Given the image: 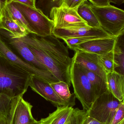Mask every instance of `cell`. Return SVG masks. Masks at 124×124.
Here are the masks:
<instances>
[{"label":"cell","mask_w":124,"mask_h":124,"mask_svg":"<svg viewBox=\"0 0 124 124\" xmlns=\"http://www.w3.org/2000/svg\"><path fill=\"white\" fill-rule=\"evenodd\" d=\"M106 82L108 90L122 101L124 99V76L116 72L107 73Z\"/></svg>","instance_id":"e0dca14e"},{"label":"cell","mask_w":124,"mask_h":124,"mask_svg":"<svg viewBox=\"0 0 124 124\" xmlns=\"http://www.w3.org/2000/svg\"><path fill=\"white\" fill-rule=\"evenodd\" d=\"M117 124H124V120H123L122 121H121L119 123Z\"/></svg>","instance_id":"8d00e7d4"},{"label":"cell","mask_w":124,"mask_h":124,"mask_svg":"<svg viewBox=\"0 0 124 124\" xmlns=\"http://www.w3.org/2000/svg\"><path fill=\"white\" fill-rule=\"evenodd\" d=\"M16 7L22 14L35 34L45 37L52 34L54 24L52 20L47 17L39 9L30 8L13 0Z\"/></svg>","instance_id":"52a82bcc"},{"label":"cell","mask_w":124,"mask_h":124,"mask_svg":"<svg viewBox=\"0 0 124 124\" xmlns=\"http://www.w3.org/2000/svg\"><path fill=\"white\" fill-rule=\"evenodd\" d=\"M122 101L108 90L96 99L87 112V115L104 124H110Z\"/></svg>","instance_id":"5b68a950"},{"label":"cell","mask_w":124,"mask_h":124,"mask_svg":"<svg viewBox=\"0 0 124 124\" xmlns=\"http://www.w3.org/2000/svg\"><path fill=\"white\" fill-rule=\"evenodd\" d=\"M32 75L0 58V93L12 99L27 91Z\"/></svg>","instance_id":"7a4b0ae2"},{"label":"cell","mask_w":124,"mask_h":124,"mask_svg":"<svg viewBox=\"0 0 124 124\" xmlns=\"http://www.w3.org/2000/svg\"><path fill=\"white\" fill-rule=\"evenodd\" d=\"M117 38L112 36L93 39L79 45L74 50L81 51L98 55H104L114 50Z\"/></svg>","instance_id":"8fae6325"},{"label":"cell","mask_w":124,"mask_h":124,"mask_svg":"<svg viewBox=\"0 0 124 124\" xmlns=\"http://www.w3.org/2000/svg\"><path fill=\"white\" fill-rule=\"evenodd\" d=\"M0 30L4 31L13 38H22L29 35L24 28L9 16L5 8L0 22Z\"/></svg>","instance_id":"5bb4252c"},{"label":"cell","mask_w":124,"mask_h":124,"mask_svg":"<svg viewBox=\"0 0 124 124\" xmlns=\"http://www.w3.org/2000/svg\"><path fill=\"white\" fill-rule=\"evenodd\" d=\"M16 2L24 5L26 6L33 8H36V0H14Z\"/></svg>","instance_id":"4dcf8cb0"},{"label":"cell","mask_w":124,"mask_h":124,"mask_svg":"<svg viewBox=\"0 0 124 124\" xmlns=\"http://www.w3.org/2000/svg\"><path fill=\"white\" fill-rule=\"evenodd\" d=\"M5 8L9 16L24 28L29 34H35L33 30L28 24L22 14L16 7L13 0H8Z\"/></svg>","instance_id":"44dd1931"},{"label":"cell","mask_w":124,"mask_h":124,"mask_svg":"<svg viewBox=\"0 0 124 124\" xmlns=\"http://www.w3.org/2000/svg\"><path fill=\"white\" fill-rule=\"evenodd\" d=\"M67 124H69V123H67Z\"/></svg>","instance_id":"f35d334b"},{"label":"cell","mask_w":124,"mask_h":124,"mask_svg":"<svg viewBox=\"0 0 124 124\" xmlns=\"http://www.w3.org/2000/svg\"><path fill=\"white\" fill-rule=\"evenodd\" d=\"M124 34L118 37L113 50L115 71L124 76Z\"/></svg>","instance_id":"ffe728a7"},{"label":"cell","mask_w":124,"mask_h":124,"mask_svg":"<svg viewBox=\"0 0 124 124\" xmlns=\"http://www.w3.org/2000/svg\"><path fill=\"white\" fill-rule=\"evenodd\" d=\"M14 116L12 115H10L8 117V124H13Z\"/></svg>","instance_id":"d590c367"},{"label":"cell","mask_w":124,"mask_h":124,"mask_svg":"<svg viewBox=\"0 0 124 124\" xmlns=\"http://www.w3.org/2000/svg\"><path fill=\"white\" fill-rule=\"evenodd\" d=\"M87 115V112L85 110L74 108L69 124H83Z\"/></svg>","instance_id":"484cf974"},{"label":"cell","mask_w":124,"mask_h":124,"mask_svg":"<svg viewBox=\"0 0 124 124\" xmlns=\"http://www.w3.org/2000/svg\"><path fill=\"white\" fill-rule=\"evenodd\" d=\"M13 99L0 93V116L8 117Z\"/></svg>","instance_id":"d4e9b609"},{"label":"cell","mask_w":124,"mask_h":124,"mask_svg":"<svg viewBox=\"0 0 124 124\" xmlns=\"http://www.w3.org/2000/svg\"><path fill=\"white\" fill-rule=\"evenodd\" d=\"M8 0H0V22L2 17L3 11Z\"/></svg>","instance_id":"d6a6232c"},{"label":"cell","mask_w":124,"mask_h":124,"mask_svg":"<svg viewBox=\"0 0 124 124\" xmlns=\"http://www.w3.org/2000/svg\"><path fill=\"white\" fill-rule=\"evenodd\" d=\"M70 77L75 97L80 101L83 109L87 111L95 100V94L88 78L79 65L73 61Z\"/></svg>","instance_id":"277c9868"},{"label":"cell","mask_w":124,"mask_h":124,"mask_svg":"<svg viewBox=\"0 0 124 124\" xmlns=\"http://www.w3.org/2000/svg\"><path fill=\"white\" fill-rule=\"evenodd\" d=\"M83 124H104L100 122L97 120L87 115Z\"/></svg>","instance_id":"1f68e13d"},{"label":"cell","mask_w":124,"mask_h":124,"mask_svg":"<svg viewBox=\"0 0 124 124\" xmlns=\"http://www.w3.org/2000/svg\"><path fill=\"white\" fill-rule=\"evenodd\" d=\"M0 58L13 66L30 74L38 77L50 83L59 82L49 71L41 70L28 63L19 57L0 37Z\"/></svg>","instance_id":"8992f818"},{"label":"cell","mask_w":124,"mask_h":124,"mask_svg":"<svg viewBox=\"0 0 124 124\" xmlns=\"http://www.w3.org/2000/svg\"><path fill=\"white\" fill-rule=\"evenodd\" d=\"M0 124H8V117L0 116Z\"/></svg>","instance_id":"836d02e7"},{"label":"cell","mask_w":124,"mask_h":124,"mask_svg":"<svg viewBox=\"0 0 124 124\" xmlns=\"http://www.w3.org/2000/svg\"><path fill=\"white\" fill-rule=\"evenodd\" d=\"M85 0H63L62 5L69 8H79Z\"/></svg>","instance_id":"f1b7e54d"},{"label":"cell","mask_w":124,"mask_h":124,"mask_svg":"<svg viewBox=\"0 0 124 124\" xmlns=\"http://www.w3.org/2000/svg\"><path fill=\"white\" fill-rule=\"evenodd\" d=\"M88 2L94 6L104 7L111 5L110 0H90Z\"/></svg>","instance_id":"f546056e"},{"label":"cell","mask_w":124,"mask_h":124,"mask_svg":"<svg viewBox=\"0 0 124 124\" xmlns=\"http://www.w3.org/2000/svg\"><path fill=\"white\" fill-rule=\"evenodd\" d=\"M63 0H39L36 1V7L41 11L45 16L50 19V14L54 8L62 5Z\"/></svg>","instance_id":"603a6c76"},{"label":"cell","mask_w":124,"mask_h":124,"mask_svg":"<svg viewBox=\"0 0 124 124\" xmlns=\"http://www.w3.org/2000/svg\"><path fill=\"white\" fill-rule=\"evenodd\" d=\"M110 2L120 5L124 2V0H110Z\"/></svg>","instance_id":"e575fe53"},{"label":"cell","mask_w":124,"mask_h":124,"mask_svg":"<svg viewBox=\"0 0 124 124\" xmlns=\"http://www.w3.org/2000/svg\"><path fill=\"white\" fill-rule=\"evenodd\" d=\"M77 12L79 16L86 22L88 26L101 27L98 21L90 7V2L88 0H84L78 8Z\"/></svg>","instance_id":"7402d4cb"},{"label":"cell","mask_w":124,"mask_h":124,"mask_svg":"<svg viewBox=\"0 0 124 124\" xmlns=\"http://www.w3.org/2000/svg\"><path fill=\"white\" fill-rule=\"evenodd\" d=\"M79 65L89 79L93 87L96 99L108 90L107 84L104 80L99 75Z\"/></svg>","instance_id":"ac0fdd59"},{"label":"cell","mask_w":124,"mask_h":124,"mask_svg":"<svg viewBox=\"0 0 124 124\" xmlns=\"http://www.w3.org/2000/svg\"><path fill=\"white\" fill-rule=\"evenodd\" d=\"M53 35L58 39H63L74 37H91L104 38L112 37L101 27L89 26L81 27L54 29Z\"/></svg>","instance_id":"30bf717a"},{"label":"cell","mask_w":124,"mask_h":124,"mask_svg":"<svg viewBox=\"0 0 124 124\" xmlns=\"http://www.w3.org/2000/svg\"><path fill=\"white\" fill-rule=\"evenodd\" d=\"M90 6L103 30L112 36L118 37L124 34V11L114 6L104 7Z\"/></svg>","instance_id":"3957f363"},{"label":"cell","mask_w":124,"mask_h":124,"mask_svg":"<svg viewBox=\"0 0 124 124\" xmlns=\"http://www.w3.org/2000/svg\"><path fill=\"white\" fill-rule=\"evenodd\" d=\"M40 124L39 123V122H38V121L37 122L35 123H33V124Z\"/></svg>","instance_id":"74e56055"},{"label":"cell","mask_w":124,"mask_h":124,"mask_svg":"<svg viewBox=\"0 0 124 124\" xmlns=\"http://www.w3.org/2000/svg\"><path fill=\"white\" fill-rule=\"evenodd\" d=\"M98 58L107 74L114 71L115 69L113 50L103 55H98Z\"/></svg>","instance_id":"cb8c5ba5"},{"label":"cell","mask_w":124,"mask_h":124,"mask_svg":"<svg viewBox=\"0 0 124 124\" xmlns=\"http://www.w3.org/2000/svg\"><path fill=\"white\" fill-rule=\"evenodd\" d=\"M0 37L11 49L15 50L18 53V55L24 61L39 69L49 71L32 53L29 46L23 41L18 38H12L2 30H0Z\"/></svg>","instance_id":"9c48e42d"},{"label":"cell","mask_w":124,"mask_h":124,"mask_svg":"<svg viewBox=\"0 0 124 124\" xmlns=\"http://www.w3.org/2000/svg\"><path fill=\"white\" fill-rule=\"evenodd\" d=\"M51 85L59 97L63 100L67 106L73 107L75 104V95L71 93L69 85L64 82L50 83Z\"/></svg>","instance_id":"d6986e66"},{"label":"cell","mask_w":124,"mask_h":124,"mask_svg":"<svg viewBox=\"0 0 124 124\" xmlns=\"http://www.w3.org/2000/svg\"><path fill=\"white\" fill-rule=\"evenodd\" d=\"M59 81L71 86L70 69L72 62L68 47L53 35L45 37L30 34L18 38Z\"/></svg>","instance_id":"6da1fadb"},{"label":"cell","mask_w":124,"mask_h":124,"mask_svg":"<svg viewBox=\"0 0 124 124\" xmlns=\"http://www.w3.org/2000/svg\"><path fill=\"white\" fill-rule=\"evenodd\" d=\"M78 8H69L62 5L53 8L51 11L50 19L53 23L54 29L88 26L78 15Z\"/></svg>","instance_id":"ba28073f"},{"label":"cell","mask_w":124,"mask_h":124,"mask_svg":"<svg viewBox=\"0 0 124 124\" xmlns=\"http://www.w3.org/2000/svg\"><path fill=\"white\" fill-rule=\"evenodd\" d=\"M55 111L47 117L38 121L40 124H67L69 123L74 108L69 106L57 107Z\"/></svg>","instance_id":"2e32d148"},{"label":"cell","mask_w":124,"mask_h":124,"mask_svg":"<svg viewBox=\"0 0 124 124\" xmlns=\"http://www.w3.org/2000/svg\"><path fill=\"white\" fill-rule=\"evenodd\" d=\"M29 86L32 90L56 107L67 106L56 94L50 84L43 79L35 76L31 77Z\"/></svg>","instance_id":"7c38bea8"},{"label":"cell","mask_w":124,"mask_h":124,"mask_svg":"<svg viewBox=\"0 0 124 124\" xmlns=\"http://www.w3.org/2000/svg\"><path fill=\"white\" fill-rule=\"evenodd\" d=\"M96 38L91 37H74L63 39L68 47L74 50V48L79 45L85 42Z\"/></svg>","instance_id":"4316f807"},{"label":"cell","mask_w":124,"mask_h":124,"mask_svg":"<svg viewBox=\"0 0 124 124\" xmlns=\"http://www.w3.org/2000/svg\"><path fill=\"white\" fill-rule=\"evenodd\" d=\"M124 120V100L117 109L110 124H117Z\"/></svg>","instance_id":"83f0119b"},{"label":"cell","mask_w":124,"mask_h":124,"mask_svg":"<svg viewBox=\"0 0 124 124\" xmlns=\"http://www.w3.org/2000/svg\"><path fill=\"white\" fill-rule=\"evenodd\" d=\"M72 59L76 63L99 75L106 82L107 74L101 64L98 58V55L76 50Z\"/></svg>","instance_id":"4fadbf2b"},{"label":"cell","mask_w":124,"mask_h":124,"mask_svg":"<svg viewBox=\"0 0 124 124\" xmlns=\"http://www.w3.org/2000/svg\"><path fill=\"white\" fill-rule=\"evenodd\" d=\"M23 97L20 99L15 110L13 124H32L38 121L32 115V105Z\"/></svg>","instance_id":"9a60e30c"}]
</instances>
